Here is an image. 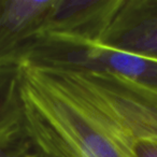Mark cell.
I'll return each mask as SVG.
<instances>
[{
    "instance_id": "6da1fadb",
    "label": "cell",
    "mask_w": 157,
    "mask_h": 157,
    "mask_svg": "<svg viewBox=\"0 0 157 157\" xmlns=\"http://www.w3.org/2000/svg\"><path fill=\"white\" fill-rule=\"evenodd\" d=\"M21 66L24 126L36 157H132L71 72Z\"/></svg>"
},
{
    "instance_id": "7a4b0ae2",
    "label": "cell",
    "mask_w": 157,
    "mask_h": 157,
    "mask_svg": "<svg viewBox=\"0 0 157 157\" xmlns=\"http://www.w3.org/2000/svg\"><path fill=\"white\" fill-rule=\"evenodd\" d=\"M23 63L72 72H105L157 92V60L99 43L42 36L26 53Z\"/></svg>"
},
{
    "instance_id": "3957f363",
    "label": "cell",
    "mask_w": 157,
    "mask_h": 157,
    "mask_svg": "<svg viewBox=\"0 0 157 157\" xmlns=\"http://www.w3.org/2000/svg\"><path fill=\"white\" fill-rule=\"evenodd\" d=\"M127 145L157 143V92L115 74L69 71Z\"/></svg>"
},
{
    "instance_id": "277c9868",
    "label": "cell",
    "mask_w": 157,
    "mask_h": 157,
    "mask_svg": "<svg viewBox=\"0 0 157 157\" xmlns=\"http://www.w3.org/2000/svg\"><path fill=\"white\" fill-rule=\"evenodd\" d=\"M55 0H0V66L21 63L43 35Z\"/></svg>"
},
{
    "instance_id": "5b68a950",
    "label": "cell",
    "mask_w": 157,
    "mask_h": 157,
    "mask_svg": "<svg viewBox=\"0 0 157 157\" xmlns=\"http://www.w3.org/2000/svg\"><path fill=\"white\" fill-rule=\"evenodd\" d=\"M122 1L55 0L42 36L99 43Z\"/></svg>"
},
{
    "instance_id": "8992f818",
    "label": "cell",
    "mask_w": 157,
    "mask_h": 157,
    "mask_svg": "<svg viewBox=\"0 0 157 157\" xmlns=\"http://www.w3.org/2000/svg\"><path fill=\"white\" fill-rule=\"evenodd\" d=\"M99 44L157 60V0H123Z\"/></svg>"
},
{
    "instance_id": "52a82bcc",
    "label": "cell",
    "mask_w": 157,
    "mask_h": 157,
    "mask_svg": "<svg viewBox=\"0 0 157 157\" xmlns=\"http://www.w3.org/2000/svg\"><path fill=\"white\" fill-rule=\"evenodd\" d=\"M21 63L0 66V129L24 121Z\"/></svg>"
},
{
    "instance_id": "ba28073f",
    "label": "cell",
    "mask_w": 157,
    "mask_h": 157,
    "mask_svg": "<svg viewBox=\"0 0 157 157\" xmlns=\"http://www.w3.org/2000/svg\"><path fill=\"white\" fill-rule=\"evenodd\" d=\"M0 157H36L24 121L0 129Z\"/></svg>"
},
{
    "instance_id": "9c48e42d",
    "label": "cell",
    "mask_w": 157,
    "mask_h": 157,
    "mask_svg": "<svg viewBox=\"0 0 157 157\" xmlns=\"http://www.w3.org/2000/svg\"><path fill=\"white\" fill-rule=\"evenodd\" d=\"M132 157H157V143L136 141L129 145Z\"/></svg>"
}]
</instances>
